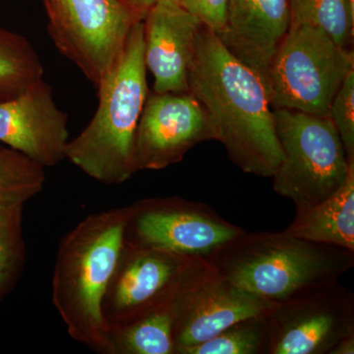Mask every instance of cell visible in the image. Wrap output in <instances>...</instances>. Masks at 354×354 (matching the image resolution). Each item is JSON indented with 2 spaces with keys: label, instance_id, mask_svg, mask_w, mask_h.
<instances>
[{
  "label": "cell",
  "instance_id": "1",
  "mask_svg": "<svg viewBox=\"0 0 354 354\" xmlns=\"http://www.w3.org/2000/svg\"><path fill=\"white\" fill-rule=\"evenodd\" d=\"M188 88L206 109L230 160L242 171L272 178L283 158L274 114L261 77L201 26Z\"/></svg>",
  "mask_w": 354,
  "mask_h": 354
},
{
  "label": "cell",
  "instance_id": "2",
  "mask_svg": "<svg viewBox=\"0 0 354 354\" xmlns=\"http://www.w3.org/2000/svg\"><path fill=\"white\" fill-rule=\"evenodd\" d=\"M129 206L92 214L58 245L53 304L69 337L97 353L109 354L102 300L124 245Z\"/></svg>",
  "mask_w": 354,
  "mask_h": 354
},
{
  "label": "cell",
  "instance_id": "3",
  "mask_svg": "<svg viewBox=\"0 0 354 354\" xmlns=\"http://www.w3.org/2000/svg\"><path fill=\"white\" fill-rule=\"evenodd\" d=\"M206 260L241 290L279 304L339 281L354 267V251L285 230L244 232Z\"/></svg>",
  "mask_w": 354,
  "mask_h": 354
},
{
  "label": "cell",
  "instance_id": "4",
  "mask_svg": "<svg viewBox=\"0 0 354 354\" xmlns=\"http://www.w3.org/2000/svg\"><path fill=\"white\" fill-rule=\"evenodd\" d=\"M95 88L97 111L69 140L65 160L95 180L120 185L137 172L135 135L149 95L143 19L132 28L124 50Z\"/></svg>",
  "mask_w": 354,
  "mask_h": 354
},
{
  "label": "cell",
  "instance_id": "5",
  "mask_svg": "<svg viewBox=\"0 0 354 354\" xmlns=\"http://www.w3.org/2000/svg\"><path fill=\"white\" fill-rule=\"evenodd\" d=\"M353 70V50L342 48L315 26L291 18L268 70L270 104L329 116L335 94Z\"/></svg>",
  "mask_w": 354,
  "mask_h": 354
},
{
  "label": "cell",
  "instance_id": "6",
  "mask_svg": "<svg viewBox=\"0 0 354 354\" xmlns=\"http://www.w3.org/2000/svg\"><path fill=\"white\" fill-rule=\"evenodd\" d=\"M283 158L272 176V188L295 209L316 206L346 183L354 165L329 116L272 109Z\"/></svg>",
  "mask_w": 354,
  "mask_h": 354
},
{
  "label": "cell",
  "instance_id": "7",
  "mask_svg": "<svg viewBox=\"0 0 354 354\" xmlns=\"http://www.w3.org/2000/svg\"><path fill=\"white\" fill-rule=\"evenodd\" d=\"M48 32L64 57L97 87L143 19L127 0H43Z\"/></svg>",
  "mask_w": 354,
  "mask_h": 354
},
{
  "label": "cell",
  "instance_id": "8",
  "mask_svg": "<svg viewBox=\"0 0 354 354\" xmlns=\"http://www.w3.org/2000/svg\"><path fill=\"white\" fill-rule=\"evenodd\" d=\"M276 305L241 290L204 258L192 257L171 301L176 354L243 319L269 316Z\"/></svg>",
  "mask_w": 354,
  "mask_h": 354
},
{
  "label": "cell",
  "instance_id": "9",
  "mask_svg": "<svg viewBox=\"0 0 354 354\" xmlns=\"http://www.w3.org/2000/svg\"><path fill=\"white\" fill-rule=\"evenodd\" d=\"M124 243L206 259L245 230L202 202L147 198L129 205Z\"/></svg>",
  "mask_w": 354,
  "mask_h": 354
},
{
  "label": "cell",
  "instance_id": "10",
  "mask_svg": "<svg viewBox=\"0 0 354 354\" xmlns=\"http://www.w3.org/2000/svg\"><path fill=\"white\" fill-rule=\"evenodd\" d=\"M191 258L124 243L102 300L109 330L171 304Z\"/></svg>",
  "mask_w": 354,
  "mask_h": 354
},
{
  "label": "cell",
  "instance_id": "11",
  "mask_svg": "<svg viewBox=\"0 0 354 354\" xmlns=\"http://www.w3.org/2000/svg\"><path fill=\"white\" fill-rule=\"evenodd\" d=\"M268 319L270 354H330L354 335V295L337 281L277 304Z\"/></svg>",
  "mask_w": 354,
  "mask_h": 354
},
{
  "label": "cell",
  "instance_id": "12",
  "mask_svg": "<svg viewBox=\"0 0 354 354\" xmlns=\"http://www.w3.org/2000/svg\"><path fill=\"white\" fill-rule=\"evenodd\" d=\"M209 140H215L213 123L194 95L149 93L135 135V169H164Z\"/></svg>",
  "mask_w": 354,
  "mask_h": 354
},
{
  "label": "cell",
  "instance_id": "13",
  "mask_svg": "<svg viewBox=\"0 0 354 354\" xmlns=\"http://www.w3.org/2000/svg\"><path fill=\"white\" fill-rule=\"evenodd\" d=\"M68 141V115L58 108L44 78L18 97L0 102V143L44 169L65 160Z\"/></svg>",
  "mask_w": 354,
  "mask_h": 354
},
{
  "label": "cell",
  "instance_id": "14",
  "mask_svg": "<svg viewBox=\"0 0 354 354\" xmlns=\"http://www.w3.org/2000/svg\"><path fill=\"white\" fill-rule=\"evenodd\" d=\"M145 64L153 74V92H189L188 77L201 24L176 0L149 9L143 18Z\"/></svg>",
  "mask_w": 354,
  "mask_h": 354
},
{
  "label": "cell",
  "instance_id": "15",
  "mask_svg": "<svg viewBox=\"0 0 354 354\" xmlns=\"http://www.w3.org/2000/svg\"><path fill=\"white\" fill-rule=\"evenodd\" d=\"M290 21V0H228L227 28L218 38L261 77L266 87L272 55Z\"/></svg>",
  "mask_w": 354,
  "mask_h": 354
},
{
  "label": "cell",
  "instance_id": "16",
  "mask_svg": "<svg viewBox=\"0 0 354 354\" xmlns=\"http://www.w3.org/2000/svg\"><path fill=\"white\" fill-rule=\"evenodd\" d=\"M286 234L354 251V165L346 183L316 206L295 209Z\"/></svg>",
  "mask_w": 354,
  "mask_h": 354
},
{
  "label": "cell",
  "instance_id": "17",
  "mask_svg": "<svg viewBox=\"0 0 354 354\" xmlns=\"http://www.w3.org/2000/svg\"><path fill=\"white\" fill-rule=\"evenodd\" d=\"M109 354H176L171 304L109 330Z\"/></svg>",
  "mask_w": 354,
  "mask_h": 354
},
{
  "label": "cell",
  "instance_id": "18",
  "mask_svg": "<svg viewBox=\"0 0 354 354\" xmlns=\"http://www.w3.org/2000/svg\"><path fill=\"white\" fill-rule=\"evenodd\" d=\"M37 50L25 37L0 27V102L14 99L44 78Z\"/></svg>",
  "mask_w": 354,
  "mask_h": 354
},
{
  "label": "cell",
  "instance_id": "19",
  "mask_svg": "<svg viewBox=\"0 0 354 354\" xmlns=\"http://www.w3.org/2000/svg\"><path fill=\"white\" fill-rule=\"evenodd\" d=\"M43 165L9 147L0 145V208L25 205L43 190Z\"/></svg>",
  "mask_w": 354,
  "mask_h": 354
},
{
  "label": "cell",
  "instance_id": "20",
  "mask_svg": "<svg viewBox=\"0 0 354 354\" xmlns=\"http://www.w3.org/2000/svg\"><path fill=\"white\" fill-rule=\"evenodd\" d=\"M24 205L0 208V304L15 288L27 258L23 235Z\"/></svg>",
  "mask_w": 354,
  "mask_h": 354
},
{
  "label": "cell",
  "instance_id": "21",
  "mask_svg": "<svg viewBox=\"0 0 354 354\" xmlns=\"http://www.w3.org/2000/svg\"><path fill=\"white\" fill-rule=\"evenodd\" d=\"M269 316H254L232 324L184 354H270Z\"/></svg>",
  "mask_w": 354,
  "mask_h": 354
},
{
  "label": "cell",
  "instance_id": "22",
  "mask_svg": "<svg viewBox=\"0 0 354 354\" xmlns=\"http://www.w3.org/2000/svg\"><path fill=\"white\" fill-rule=\"evenodd\" d=\"M291 18L310 23L335 44L349 48L353 37L354 6L349 0H290Z\"/></svg>",
  "mask_w": 354,
  "mask_h": 354
},
{
  "label": "cell",
  "instance_id": "23",
  "mask_svg": "<svg viewBox=\"0 0 354 354\" xmlns=\"http://www.w3.org/2000/svg\"><path fill=\"white\" fill-rule=\"evenodd\" d=\"M348 162L354 160V70L349 72L335 94L329 109Z\"/></svg>",
  "mask_w": 354,
  "mask_h": 354
},
{
  "label": "cell",
  "instance_id": "24",
  "mask_svg": "<svg viewBox=\"0 0 354 354\" xmlns=\"http://www.w3.org/2000/svg\"><path fill=\"white\" fill-rule=\"evenodd\" d=\"M179 3L216 36H221L227 28L228 0H179Z\"/></svg>",
  "mask_w": 354,
  "mask_h": 354
},
{
  "label": "cell",
  "instance_id": "25",
  "mask_svg": "<svg viewBox=\"0 0 354 354\" xmlns=\"http://www.w3.org/2000/svg\"><path fill=\"white\" fill-rule=\"evenodd\" d=\"M127 1L137 13L144 17L149 9L152 8L160 2L165 1V0H127ZM176 1H179V0H176Z\"/></svg>",
  "mask_w": 354,
  "mask_h": 354
},
{
  "label": "cell",
  "instance_id": "26",
  "mask_svg": "<svg viewBox=\"0 0 354 354\" xmlns=\"http://www.w3.org/2000/svg\"><path fill=\"white\" fill-rule=\"evenodd\" d=\"M354 353V335L344 337L341 342H337L334 348L330 351V354H353Z\"/></svg>",
  "mask_w": 354,
  "mask_h": 354
},
{
  "label": "cell",
  "instance_id": "27",
  "mask_svg": "<svg viewBox=\"0 0 354 354\" xmlns=\"http://www.w3.org/2000/svg\"><path fill=\"white\" fill-rule=\"evenodd\" d=\"M349 2H351V6H354V0H349Z\"/></svg>",
  "mask_w": 354,
  "mask_h": 354
}]
</instances>
